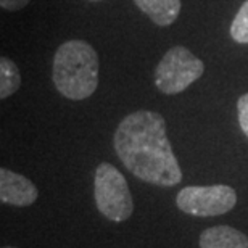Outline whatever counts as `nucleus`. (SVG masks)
I'll return each mask as SVG.
<instances>
[{"instance_id": "1", "label": "nucleus", "mask_w": 248, "mask_h": 248, "mask_svg": "<svg viewBox=\"0 0 248 248\" xmlns=\"http://www.w3.org/2000/svg\"><path fill=\"white\" fill-rule=\"evenodd\" d=\"M113 145L124 166L143 182L172 187L182 181V171L166 134L160 113L139 110L118 126Z\"/></svg>"}, {"instance_id": "2", "label": "nucleus", "mask_w": 248, "mask_h": 248, "mask_svg": "<svg viewBox=\"0 0 248 248\" xmlns=\"http://www.w3.org/2000/svg\"><path fill=\"white\" fill-rule=\"evenodd\" d=\"M53 84L69 100H84L95 92L98 57L91 44L74 39L58 47L53 58Z\"/></svg>"}, {"instance_id": "3", "label": "nucleus", "mask_w": 248, "mask_h": 248, "mask_svg": "<svg viewBox=\"0 0 248 248\" xmlns=\"http://www.w3.org/2000/svg\"><path fill=\"white\" fill-rule=\"evenodd\" d=\"M97 210L113 222L126 221L134 211L131 190L124 176L110 163H100L93 179Z\"/></svg>"}, {"instance_id": "4", "label": "nucleus", "mask_w": 248, "mask_h": 248, "mask_svg": "<svg viewBox=\"0 0 248 248\" xmlns=\"http://www.w3.org/2000/svg\"><path fill=\"white\" fill-rule=\"evenodd\" d=\"M205 64L186 47L176 46L170 48L155 71V84L163 93L174 95L200 79Z\"/></svg>"}, {"instance_id": "5", "label": "nucleus", "mask_w": 248, "mask_h": 248, "mask_svg": "<svg viewBox=\"0 0 248 248\" xmlns=\"http://www.w3.org/2000/svg\"><path fill=\"white\" fill-rule=\"evenodd\" d=\"M235 203V190L224 184L184 187L176 197V205L181 211L200 217L226 215Z\"/></svg>"}, {"instance_id": "6", "label": "nucleus", "mask_w": 248, "mask_h": 248, "mask_svg": "<svg viewBox=\"0 0 248 248\" xmlns=\"http://www.w3.org/2000/svg\"><path fill=\"white\" fill-rule=\"evenodd\" d=\"M39 190L28 177L2 168L0 170V200L5 205L29 206L37 200Z\"/></svg>"}, {"instance_id": "7", "label": "nucleus", "mask_w": 248, "mask_h": 248, "mask_svg": "<svg viewBox=\"0 0 248 248\" xmlns=\"http://www.w3.org/2000/svg\"><path fill=\"white\" fill-rule=\"evenodd\" d=\"M200 248H248V237L231 226L208 227L198 239Z\"/></svg>"}, {"instance_id": "8", "label": "nucleus", "mask_w": 248, "mask_h": 248, "mask_svg": "<svg viewBox=\"0 0 248 248\" xmlns=\"http://www.w3.org/2000/svg\"><path fill=\"white\" fill-rule=\"evenodd\" d=\"M158 26H170L181 13V0H134Z\"/></svg>"}, {"instance_id": "9", "label": "nucleus", "mask_w": 248, "mask_h": 248, "mask_svg": "<svg viewBox=\"0 0 248 248\" xmlns=\"http://www.w3.org/2000/svg\"><path fill=\"white\" fill-rule=\"evenodd\" d=\"M19 84H21V76L16 64L10 58L2 57L0 58V98L5 100L15 93L19 89Z\"/></svg>"}, {"instance_id": "10", "label": "nucleus", "mask_w": 248, "mask_h": 248, "mask_svg": "<svg viewBox=\"0 0 248 248\" xmlns=\"http://www.w3.org/2000/svg\"><path fill=\"white\" fill-rule=\"evenodd\" d=\"M231 37L239 44H248V0L240 7L231 24Z\"/></svg>"}, {"instance_id": "11", "label": "nucleus", "mask_w": 248, "mask_h": 248, "mask_svg": "<svg viewBox=\"0 0 248 248\" xmlns=\"http://www.w3.org/2000/svg\"><path fill=\"white\" fill-rule=\"evenodd\" d=\"M237 113H239V124L242 131L248 137V92L244 93L237 102Z\"/></svg>"}, {"instance_id": "12", "label": "nucleus", "mask_w": 248, "mask_h": 248, "mask_svg": "<svg viewBox=\"0 0 248 248\" xmlns=\"http://www.w3.org/2000/svg\"><path fill=\"white\" fill-rule=\"evenodd\" d=\"M31 2V0H0V5H2L3 10H8V12H16V10H21L23 7Z\"/></svg>"}, {"instance_id": "13", "label": "nucleus", "mask_w": 248, "mask_h": 248, "mask_svg": "<svg viewBox=\"0 0 248 248\" xmlns=\"http://www.w3.org/2000/svg\"><path fill=\"white\" fill-rule=\"evenodd\" d=\"M7 248H8V247H7Z\"/></svg>"}]
</instances>
